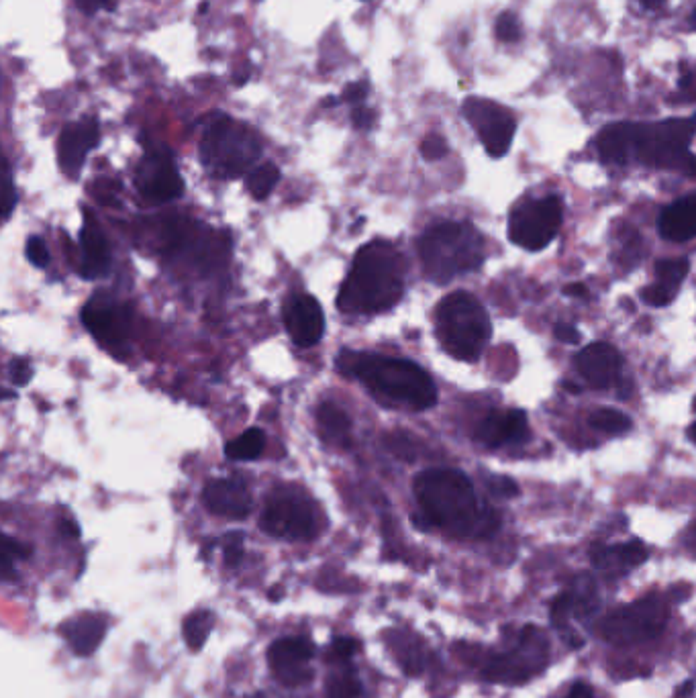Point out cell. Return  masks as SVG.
<instances>
[{
  "instance_id": "obj_1",
  "label": "cell",
  "mask_w": 696,
  "mask_h": 698,
  "mask_svg": "<svg viewBox=\"0 0 696 698\" xmlns=\"http://www.w3.org/2000/svg\"><path fill=\"white\" fill-rule=\"evenodd\" d=\"M413 488L425 525L460 539L490 537L501 525L499 515L478 501L472 482L458 470H425Z\"/></svg>"
},
{
  "instance_id": "obj_2",
  "label": "cell",
  "mask_w": 696,
  "mask_h": 698,
  "mask_svg": "<svg viewBox=\"0 0 696 698\" xmlns=\"http://www.w3.org/2000/svg\"><path fill=\"white\" fill-rule=\"evenodd\" d=\"M405 294V262L399 249L372 241L358 249L339 294L337 309L347 315H378L399 305Z\"/></svg>"
},
{
  "instance_id": "obj_3",
  "label": "cell",
  "mask_w": 696,
  "mask_h": 698,
  "mask_svg": "<svg viewBox=\"0 0 696 698\" xmlns=\"http://www.w3.org/2000/svg\"><path fill=\"white\" fill-rule=\"evenodd\" d=\"M339 370L358 378L380 401L415 411H427L437 403V388L431 376L415 362L374 354L343 352Z\"/></svg>"
},
{
  "instance_id": "obj_4",
  "label": "cell",
  "mask_w": 696,
  "mask_h": 698,
  "mask_svg": "<svg viewBox=\"0 0 696 698\" xmlns=\"http://www.w3.org/2000/svg\"><path fill=\"white\" fill-rule=\"evenodd\" d=\"M417 252L425 276L443 284L484 262V241L472 225L450 221L429 227L417 241Z\"/></svg>"
},
{
  "instance_id": "obj_5",
  "label": "cell",
  "mask_w": 696,
  "mask_h": 698,
  "mask_svg": "<svg viewBox=\"0 0 696 698\" xmlns=\"http://www.w3.org/2000/svg\"><path fill=\"white\" fill-rule=\"evenodd\" d=\"M435 331L447 354L462 362H476L486 349L492 325L488 313L470 292L447 294L435 311Z\"/></svg>"
},
{
  "instance_id": "obj_6",
  "label": "cell",
  "mask_w": 696,
  "mask_h": 698,
  "mask_svg": "<svg viewBox=\"0 0 696 698\" xmlns=\"http://www.w3.org/2000/svg\"><path fill=\"white\" fill-rule=\"evenodd\" d=\"M262 156L258 133L229 117H217L201 139V162L223 180L250 174Z\"/></svg>"
},
{
  "instance_id": "obj_7",
  "label": "cell",
  "mask_w": 696,
  "mask_h": 698,
  "mask_svg": "<svg viewBox=\"0 0 696 698\" xmlns=\"http://www.w3.org/2000/svg\"><path fill=\"white\" fill-rule=\"evenodd\" d=\"M696 135V115L686 119H668L660 123L637 125L633 131V160L664 170H676L684 176H696V156L688 145Z\"/></svg>"
},
{
  "instance_id": "obj_8",
  "label": "cell",
  "mask_w": 696,
  "mask_h": 698,
  "mask_svg": "<svg viewBox=\"0 0 696 698\" xmlns=\"http://www.w3.org/2000/svg\"><path fill=\"white\" fill-rule=\"evenodd\" d=\"M550 662V641L545 633L533 625L519 631L515 645L507 654L492 656L482 676L488 682L523 684L545 670Z\"/></svg>"
},
{
  "instance_id": "obj_9",
  "label": "cell",
  "mask_w": 696,
  "mask_h": 698,
  "mask_svg": "<svg viewBox=\"0 0 696 698\" xmlns=\"http://www.w3.org/2000/svg\"><path fill=\"white\" fill-rule=\"evenodd\" d=\"M668 617V603L662 596L652 594L607 615L599 625V633L613 645L643 643L658 637L666 629Z\"/></svg>"
},
{
  "instance_id": "obj_10",
  "label": "cell",
  "mask_w": 696,
  "mask_h": 698,
  "mask_svg": "<svg viewBox=\"0 0 696 698\" xmlns=\"http://www.w3.org/2000/svg\"><path fill=\"white\" fill-rule=\"evenodd\" d=\"M260 527L284 541H309L317 535V513L305 494L292 486H278L266 498Z\"/></svg>"
},
{
  "instance_id": "obj_11",
  "label": "cell",
  "mask_w": 696,
  "mask_h": 698,
  "mask_svg": "<svg viewBox=\"0 0 696 698\" xmlns=\"http://www.w3.org/2000/svg\"><path fill=\"white\" fill-rule=\"evenodd\" d=\"M562 225V203L558 196L535 198L519 205L509 219V239L529 252L548 247Z\"/></svg>"
},
{
  "instance_id": "obj_12",
  "label": "cell",
  "mask_w": 696,
  "mask_h": 698,
  "mask_svg": "<svg viewBox=\"0 0 696 698\" xmlns=\"http://www.w3.org/2000/svg\"><path fill=\"white\" fill-rule=\"evenodd\" d=\"M462 111L472 129L478 133L486 154L490 158L507 156L517 131V119L513 113L503 105L476 96L468 98Z\"/></svg>"
},
{
  "instance_id": "obj_13",
  "label": "cell",
  "mask_w": 696,
  "mask_h": 698,
  "mask_svg": "<svg viewBox=\"0 0 696 698\" xmlns=\"http://www.w3.org/2000/svg\"><path fill=\"white\" fill-rule=\"evenodd\" d=\"M135 186L143 201L162 205L184 194V180L166 152L147 154L135 170Z\"/></svg>"
},
{
  "instance_id": "obj_14",
  "label": "cell",
  "mask_w": 696,
  "mask_h": 698,
  "mask_svg": "<svg viewBox=\"0 0 696 698\" xmlns=\"http://www.w3.org/2000/svg\"><path fill=\"white\" fill-rule=\"evenodd\" d=\"M315 656V645L305 637H280L268 647V664L276 680L284 686H305L313 680L309 662Z\"/></svg>"
},
{
  "instance_id": "obj_15",
  "label": "cell",
  "mask_w": 696,
  "mask_h": 698,
  "mask_svg": "<svg viewBox=\"0 0 696 698\" xmlns=\"http://www.w3.org/2000/svg\"><path fill=\"white\" fill-rule=\"evenodd\" d=\"M82 323L96 341H101L109 349L125 347L131 335L129 309L98 296L82 309Z\"/></svg>"
},
{
  "instance_id": "obj_16",
  "label": "cell",
  "mask_w": 696,
  "mask_h": 698,
  "mask_svg": "<svg viewBox=\"0 0 696 698\" xmlns=\"http://www.w3.org/2000/svg\"><path fill=\"white\" fill-rule=\"evenodd\" d=\"M284 325L294 345H317L325 333V315L317 298L311 294H292L284 305Z\"/></svg>"
},
{
  "instance_id": "obj_17",
  "label": "cell",
  "mask_w": 696,
  "mask_h": 698,
  "mask_svg": "<svg viewBox=\"0 0 696 698\" xmlns=\"http://www.w3.org/2000/svg\"><path fill=\"white\" fill-rule=\"evenodd\" d=\"M101 141V125L88 117L84 121L70 123L62 129L58 139V162L66 176L76 178L86 162V156Z\"/></svg>"
},
{
  "instance_id": "obj_18",
  "label": "cell",
  "mask_w": 696,
  "mask_h": 698,
  "mask_svg": "<svg viewBox=\"0 0 696 698\" xmlns=\"http://www.w3.org/2000/svg\"><path fill=\"white\" fill-rule=\"evenodd\" d=\"M203 503L209 513L225 519H245L252 513V494L239 480L217 478L203 490Z\"/></svg>"
},
{
  "instance_id": "obj_19",
  "label": "cell",
  "mask_w": 696,
  "mask_h": 698,
  "mask_svg": "<svg viewBox=\"0 0 696 698\" xmlns=\"http://www.w3.org/2000/svg\"><path fill=\"white\" fill-rule=\"evenodd\" d=\"M576 370L596 388L611 386L621 374V354L611 343H590L576 356Z\"/></svg>"
},
{
  "instance_id": "obj_20",
  "label": "cell",
  "mask_w": 696,
  "mask_h": 698,
  "mask_svg": "<svg viewBox=\"0 0 696 698\" xmlns=\"http://www.w3.org/2000/svg\"><path fill=\"white\" fill-rule=\"evenodd\" d=\"M80 247H82V264L80 274L88 280L101 278L111 268V247L103 229L94 223L90 213L80 229Z\"/></svg>"
},
{
  "instance_id": "obj_21",
  "label": "cell",
  "mask_w": 696,
  "mask_h": 698,
  "mask_svg": "<svg viewBox=\"0 0 696 698\" xmlns=\"http://www.w3.org/2000/svg\"><path fill=\"white\" fill-rule=\"evenodd\" d=\"M62 635L70 643L72 652L80 658H88L96 652L107 635V617L96 613H82L62 625Z\"/></svg>"
},
{
  "instance_id": "obj_22",
  "label": "cell",
  "mask_w": 696,
  "mask_h": 698,
  "mask_svg": "<svg viewBox=\"0 0 696 698\" xmlns=\"http://www.w3.org/2000/svg\"><path fill=\"white\" fill-rule=\"evenodd\" d=\"M478 437L488 447H499L505 443H521L529 437V425L523 411L490 413L478 429Z\"/></svg>"
},
{
  "instance_id": "obj_23",
  "label": "cell",
  "mask_w": 696,
  "mask_h": 698,
  "mask_svg": "<svg viewBox=\"0 0 696 698\" xmlns=\"http://www.w3.org/2000/svg\"><path fill=\"white\" fill-rule=\"evenodd\" d=\"M658 231L668 241L696 237V196H686L666 207L658 219Z\"/></svg>"
},
{
  "instance_id": "obj_24",
  "label": "cell",
  "mask_w": 696,
  "mask_h": 698,
  "mask_svg": "<svg viewBox=\"0 0 696 698\" xmlns=\"http://www.w3.org/2000/svg\"><path fill=\"white\" fill-rule=\"evenodd\" d=\"M633 131L635 123H617L605 127L599 139H596L601 160L617 166H623L629 160H633Z\"/></svg>"
},
{
  "instance_id": "obj_25",
  "label": "cell",
  "mask_w": 696,
  "mask_h": 698,
  "mask_svg": "<svg viewBox=\"0 0 696 698\" xmlns=\"http://www.w3.org/2000/svg\"><path fill=\"white\" fill-rule=\"evenodd\" d=\"M317 427L325 443L341 447V450L352 445V419L339 405L331 401L321 403L317 409Z\"/></svg>"
},
{
  "instance_id": "obj_26",
  "label": "cell",
  "mask_w": 696,
  "mask_h": 698,
  "mask_svg": "<svg viewBox=\"0 0 696 698\" xmlns=\"http://www.w3.org/2000/svg\"><path fill=\"white\" fill-rule=\"evenodd\" d=\"M264 447H266L264 431L252 427L245 433H241L239 437H235L233 441H229L225 447V454L235 462H252L264 454Z\"/></svg>"
},
{
  "instance_id": "obj_27",
  "label": "cell",
  "mask_w": 696,
  "mask_h": 698,
  "mask_svg": "<svg viewBox=\"0 0 696 698\" xmlns=\"http://www.w3.org/2000/svg\"><path fill=\"white\" fill-rule=\"evenodd\" d=\"M215 627V615L207 609L192 611L182 623V635L192 652H201Z\"/></svg>"
},
{
  "instance_id": "obj_28",
  "label": "cell",
  "mask_w": 696,
  "mask_h": 698,
  "mask_svg": "<svg viewBox=\"0 0 696 698\" xmlns=\"http://www.w3.org/2000/svg\"><path fill=\"white\" fill-rule=\"evenodd\" d=\"M572 611L574 617L586 619L590 617L596 609H599V590H596V584L590 576H580L572 588Z\"/></svg>"
},
{
  "instance_id": "obj_29",
  "label": "cell",
  "mask_w": 696,
  "mask_h": 698,
  "mask_svg": "<svg viewBox=\"0 0 696 698\" xmlns=\"http://www.w3.org/2000/svg\"><path fill=\"white\" fill-rule=\"evenodd\" d=\"M278 182H280V170L272 162L256 166L245 178L247 192H250L256 201H266Z\"/></svg>"
},
{
  "instance_id": "obj_30",
  "label": "cell",
  "mask_w": 696,
  "mask_h": 698,
  "mask_svg": "<svg viewBox=\"0 0 696 698\" xmlns=\"http://www.w3.org/2000/svg\"><path fill=\"white\" fill-rule=\"evenodd\" d=\"M688 274V260H662L656 264V284L676 294Z\"/></svg>"
},
{
  "instance_id": "obj_31",
  "label": "cell",
  "mask_w": 696,
  "mask_h": 698,
  "mask_svg": "<svg viewBox=\"0 0 696 698\" xmlns=\"http://www.w3.org/2000/svg\"><path fill=\"white\" fill-rule=\"evenodd\" d=\"M590 425L607 433H625L631 427V419L615 409H599L590 415Z\"/></svg>"
},
{
  "instance_id": "obj_32",
  "label": "cell",
  "mask_w": 696,
  "mask_h": 698,
  "mask_svg": "<svg viewBox=\"0 0 696 698\" xmlns=\"http://www.w3.org/2000/svg\"><path fill=\"white\" fill-rule=\"evenodd\" d=\"M329 698H364L362 680L354 672L335 676L329 686Z\"/></svg>"
},
{
  "instance_id": "obj_33",
  "label": "cell",
  "mask_w": 696,
  "mask_h": 698,
  "mask_svg": "<svg viewBox=\"0 0 696 698\" xmlns=\"http://www.w3.org/2000/svg\"><path fill=\"white\" fill-rule=\"evenodd\" d=\"M358 652V641L352 637H335L325 654V660L331 664H343L350 662Z\"/></svg>"
},
{
  "instance_id": "obj_34",
  "label": "cell",
  "mask_w": 696,
  "mask_h": 698,
  "mask_svg": "<svg viewBox=\"0 0 696 698\" xmlns=\"http://www.w3.org/2000/svg\"><path fill=\"white\" fill-rule=\"evenodd\" d=\"M572 615H574V611H572V594H570V590H566V592H562L560 596L554 598V603L550 607L552 625L556 629H560V631H566Z\"/></svg>"
},
{
  "instance_id": "obj_35",
  "label": "cell",
  "mask_w": 696,
  "mask_h": 698,
  "mask_svg": "<svg viewBox=\"0 0 696 698\" xmlns=\"http://www.w3.org/2000/svg\"><path fill=\"white\" fill-rule=\"evenodd\" d=\"M521 23L515 13H503L494 23V33L496 39H501L503 43H515L521 39Z\"/></svg>"
},
{
  "instance_id": "obj_36",
  "label": "cell",
  "mask_w": 696,
  "mask_h": 698,
  "mask_svg": "<svg viewBox=\"0 0 696 698\" xmlns=\"http://www.w3.org/2000/svg\"><path fill=\"white\" fill-rule=\"evenodd\" d=\"M221 547H223L225 564L229 568H237L241 564V560H243V533H239V531L227 533L221 539Z\"/></svg>"
},
{
  "instance_id": "obj_37",
  "label": "cell",
  "mask_w": 696,
  "mask_h": 698,
  "mask_svg": "<svg viewBox=\"0 0 696 698\" xmlns=\"http://www.w3.org/2000/svg\"><path fill=\"white\" fill-rule=\"evenodd\" d=\"M617 547H619V556L623 564L629 570L641 566L645 560H648V550H645V545L641 541H625V543H617Z\"/></svg>"
},
{
  "instance_id": "obj_38",
  "label": "cell",
  "mask_w": 696,
  "mask_h": 698,
  "mask_svg": "<svg viewBox=\"0 0 696 698\" xmlns=\"http://www.w3.org/2000/svg\"><path fill=\"white\" fill-rule=\"evenodd\" d=\"M447 152H450V147H447V141L441 135L433 133L421 141V156L427 162H437V160L445 158Z\"/></svg>"
},
{
  "instance_id": "obj_39",
  "label": "cell",
  "mask_w": 696,
  "mask_h": 698,
  "mask_svg": "<svg viewBox=\"0 0 696 698\" xmlns=\"http://www.w3.org/2000/svg\"><path fill=\"white\" fill-rule=\"evenodd\" d=\"M25 252H27V260L37 266V268H45L49 264V252H47V245L41 237H29L27 239V247H25Z\"/></svg>"
},
{
  "instance_id": "obj_40",
  "label": "cell",
  "mask_w": 696,
  "mask_h": 698,
  "mask_svg": "<svg viewBox=\"0 0 696 698\" xmlns=\"http://www.w3.org/2000/svg\"><path fill=\"white\" fill-rule=\"evenodd\" d=\"M368 90H370V84H368L366 80H358V82L347 84V86L343 88L341 101H343V103H347V105L360 107V105H364V101H366Z\"/></svg>"
},
{
  "instance_id": "obj_41",
  "label": "cell",
  "mask_w": 696,
  "mask_h": 698,
  "mask_svg": "<svg viewBox=\"0 0 696 698\" xmlns=\"http://www.w3.org/2000/svg\"><path fill=\"white\" fill-rule=\"evenodd\" d=\"M488 490L494 494V496H501V498H513L519 494V484L509 478V476H492L488 480Z\"/></svg>"
},
{
  "instance_id": "obj_42",
  "label": "cell",
  "mask_w": 696,
  "mask_h": 698,
  "mask_svg": "<svg viewBox=\"0 0 696 698\" xmlns=\"http://www.w3.org/2000/svg\"><path fill=\"white\" fill-rule=\"evenodd\" d=\"M678 103H696V68H692L680 76Z\"/></svg>"
},
{
  "instance_id": "obj_43",
  "label": "cell",
  "mask_w": 696,
  "mask_h": 698,
  "mask_svg": "<svg viewBox=\"0 0 696 698\" xmlns=\"http://www.w3.org/2000/svg\"><path fill=\"white\" fill-rule=\"evenodd\" d=\"M74 3L88 17L101 13V11L113 13L119 7V0H74Z\"/></svg>"
},
{
  "instance_id": "obj_44",
  "label": "cell",
  "mask_w": 696,
  "mask_h": 698,
  "mask_svg": "<svg viewBox=\"0 0 696 698\" xmlns=\"http://www.w3.org/2000/svg\"><path fill=\"white\" fill-rule=\"evenodd\" d=\"M641 296H643V301L648 303V305H652V307H666V305H670V303L674 301V296H676V294H672V292H668L666 288L654 284V286H650V288H645V290L641 292Z\"/></svg>"
},
{
  "instance_id": "obj_45",
  "label": "cell",
  "mask_w": 696,
  "mask_h": 698,
  "mask_svg": "<svg viewBox=\"0 0 696 698\" xmlns=\"http://www.w3.org/2000/svg\"><path fill=\"white\" fill-rule=\"evenodd\" d=\"M5 174H7V180H5V211H3V219L9 221L15 207H17V201H19V194H17V188H15V182H13V174H11V166L9 162H5Z\"/></svg>"
},
{
  "instance_id": "obj_46",
  "label": "cell",
  "mask_w": 696,
  "mask_h": 698,
  "mask_svg": "<svg viewBox=\"0 0 696 698\" xmlns=\"http://www.w3.org/2000/svg\"><path fill=\"white\" fill-rule=\"evenodd\" d=\"M33 370L31 364L25 358H15L9 366V378L15 386H27V382L31 380Z\"/></svg>"
},
{
  "instance_id": "obj_47",
  "label": "cell",
  "mask_w": 696,
  "mask_h": 698,
  "mask_svg": "<svg viewBox=\"0 0 696 698\" xmlns=\"http://www.w3.org/2000/svg\"><path fill=\"white\" fill-rule=\"evenodd\" d=\"M3 554L13 558L15 562H19V560H27L31 556V547L27 543H21L19 539H15L11 535H5V539H3Z\"/></svg>"
},
{
  "instance_id": "obj_48",
  "label": "cell",
  "mask_w": 696,
  "mask_h": 698,
  "mask_svg": "<svg viewBox=\"0 0 696 698\" xmlns=\"http://www.w3.org/2000/svg\"><path fill=\"white\" fill-rule=\"evenodd\" d=\"M376 121V115L372 109L360 105V107H354L352 111V123L356 129H362V131H368Z\"/></svg>"
},
{
  "instance_id": "obj_49",
  "label": "cell",
  "mask_w": 696,
  "mask_h": 698,
  "mask_svg": "<svg viewBox=\"0 0 696 698\" xmlns=\"http://www.w3.org/2000/svg\"><path fill=\"white\" fill-rule=\"evenodd\" d=\"M554 331H556V337L562 343H568V345H578L580 339H582V333L574 325H570V323H558Z\"/></svg>"
},
{
  "instance_id": "obj_50",
  "label": "cell",
  "mask_w": 696,
  "mask_h": 698,
  "mask_svg": "<svg viewBox=\"0 0 696 698\" xmlns=\"http://www.w3.org/2000/svg\"><path fill=\"white\" fill-rule=\"evenodd\" d=\"M566 698H594V692H592V688H590L588 684L576 682V684L570 688V692L566 694Z\"/></svg>"
},
{
  "instance_id": "obj_51",
  "label": "cell",
  "mask_w": 696,
  "mask_h": 698,
  "mask_svg": "<svg viewBox=\"0 0 696 698\" xmlns=\"http://www.w3.org/2000/svg\"><path fill=\"white\" fill-rule=\"evenodd\" d=\"M564 294L572 296V298H586L588 296V288L584 284H580V282H572V284H568L564 288Z\"/></svg>"
},
{
  "instance_id": "obj_52",
  "label": "cell",
  "mask_w": 696,
  "mask_h": 698,
  "mask_svg": "<svg viewBox=\"0 0 696 698\" xmlns=\"http://www.w3.org/2000/svg\"><path fill=\"white\" fill-rule=\"evenodd\" d=\"M60 531H62V535L72 537V539H76L80 535V529H78V525L72 519H62L60 521Z\"/></svg>"
},
{
  "instance_id": "obj_53",
  "label": "cell",
  "mask_w": 696,
  "mask_h": 698,
  "mask_svg": "<svg viewBox=\"0 0 696 698\" xmlns=\"http://www.w3.org/2000/svg\"><path fill=\"white\" fill-rule=\"evenodd\" d=\"M684 543L692 554H696V523H692L684 535Z\"/></svg>"
},
{
  "instance_id": "obj_54",
  "label": "cell",
  "mask_w": 696,
  "mask_h": 698,
  "mask_svg": "<svg viewBox=\"0 0 696 698\" xmlns=\"http://www.w3.org/2000/svg\"><path fill=\"white\" fill-rule=\"evenodd\" d=\"M694 690H696L694 680H686V682L676 690V698H688V696L694 694Z\"/></svg>"
},
{
  "instance_id": "obj_55",
  "label": "cell",
  "mask_w": 696,
  "mask_h": 698,
  "mask_svg": "<svg viewBox=\"0 0 696 698\" xmlns=\"http://www.w3.org/2000/svg\"><path fill=\"white\" fill-rule=\"evenodd\" d=\"M639 3L645 7V9H650V11H658L666 5V0H639Z\"/></svg>"
},
{
  "instance_id": "obj_56",
  "label": "cell",
  "mask_w": 696,
  "mask_h": 698,
  "mask_svg": "<svg viewBox=\"0 0 696 698\" xmlns=\"http://www.w3.org/2000/svg\"><path fill=\"white\" fill-rule=\"evenodd\" d=\"M247 80H250V70L243 68L241 72H235V84H237V86L247 84Z\"/></svg>"
},
{
  "instance_id": "obj_57",
  "label": "cell",
  "mask_w": 696,
  "mask_h": 698,
  "mask_svg": "<svg viewBox=\"0 0 696 698\" xmlns=\"http://www.w3.org/2000/svg\"><path fill=\"white\" fill-rule=\"evenodd\" d=\"M688 437L696 443V423H692V425L688 427Z\"/></svg>"
},
{
  "instance_id": "obj_58",
  "label": "cell",
  "mask_w": 696,
  "mask_h": 698,
  "mask_svg": "<svg viewBox=\"0 0 696 698\" xmlns=\"http://www.w3.org/2000/svg\"><path fill=\"white\" fill-rule=\"evenodd\" d=\"M564 386H566V390H570V392H580V386H576V384H572V382H566Z\"/></svg>"
},
{
  "instance_id": "obj_59",
  "label": "cell",
  "mask_w": 696,
  "mask_h": 698,
  "mask_svg": "<svg viewBox=\"0 0 696 698\" xmlns=\"http://www.w3.org/2000/svg\"><path fill=\"white\" fill-rule=\"evenodd\" d=\"M690 25H692V29L696 31V9H694L692 15H690Z\"/></svg>"
},
{
  "instance_id": "obj_60",
  "label": "cell",
  "mask_w": 696,
  "mask_h": 698,
  "mask_svg": "<svg viewBox=\"0 0 696 698\" xmlns=\"http://www.w3.org/2000/svg\"><path fill=\"white\" fill-rule=\"evenodd\" d=\"M207 9H209V5H203V7H201V15H205Z\"/></svg>"
},
{
  "instance_id": "obj_61",
  "label": "cell",
  "mask_w": 696,
  "mask_h": 698,
  "mask_svg": "<svg viewBox=\"0 0 696 698\" xmlns=\"http://www.w3.org/2000/svg\"><path fill=\"white\" fill-rule=\"evenodd\" d=\"M692 409H694V413H696V398H694V405H692Z\"/></svg>"
}]
</instances>
